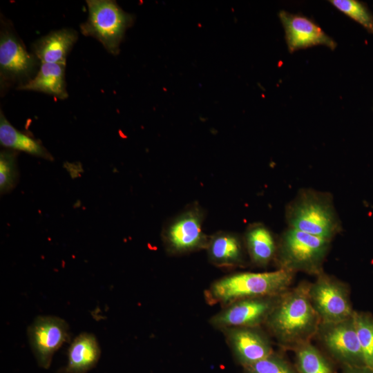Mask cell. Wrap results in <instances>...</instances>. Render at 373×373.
I'll use <instances>...</instances> for the list:
<instances>
[{"instance_id":"1","label":"cell","mask_w":373,"mask_h":373,"mask_svg":"<svg viewBox=\"0 0 373 373\" xmlns=\"http://www.w3.org/2000/svg\"><path fill=\"white\" fill-rule=\"evenodd\" d=\"M309 283L303 282L282 294L265 324L278 343L295 350L311 342L321 323L309 296Z\"/></svg>"},{"instance_id":"2","label":"cell","mask_w":373,"mask_h":373,"mask_svg":"<svg viewBox=\"0 0 373 373\" xmlns=\"http://www.w3.org/2000/svg\"><path fill=\"white\" fill-rule=\"evenodd\" d=\"M294 272L280 268L269 272H242L215 281L205 292L209 303L228 305L255 297L278 296L289 289Z\"/></svg>"},{"instance_id":"3","label":"cell","mask_w":373,"mask_h":373,"mask_svg":"<svg viewBox=\"0 0 373 373\" xmlns=\"http://www.w3.org/2000/svg\"><path fill=\"white\" fill-rule=\"evenodd\" d=\"M289 228L332 240L341 229L331 198L303 191L287 209Z\"/></svg>"},{"instance_id":"4","label":"cell","mask_w":373,"mask_h":373,"mask_svg":"<svg viewBox=\"0 0 373 373\" xmlns=\"http://www.w3.org/2000/svg\"><path fill=\"white\" fill-rule=\"evenodd\" d=\"M332 240L289 228L282 236L278 249L280 268L293 272L318 275Z\"/></svg>"},{"instance_id":"5","label":"cell","mask_w":373,"mask_h":373,"mask_svg":"<svg viewBox=\"0 0 373 373\" xmlns=\"http://www.w3.org/2000/svg\"><path fill=\"white\" fill-rule=\"evenodd\" d=\"M86 2L88 16L79 26L82 33L95 38L108 52L117 54L125 31L133 23V16L124 12L115 1L87 0Z\"/></svg>"},{"instance_id":"6","label":"cell","mask_w":373,"mask_h":373,"mask_svg":"<svg viewBox=\"0 0 373 373\" xmlns=\"http://www.w3.org/2000/svg\"><path fill=\"white\" fill-rule=\"evenodd\" d=\"M309 283V296L321 323H337L353 316L349 287L344 283L325 274Z\"/></svg>"},{"instance_id":"7","label":"cell","mask_w":373,"mask_h":373,"mask_svg":"<svg viewBox=\"0 0 373 373\" xmlns=\"http://www.w3.org/2000/svg\"><path fill=\"white\" fill-rule=\"evenodd\" d=\"M316 336L344 366H365L353 316L337 323H321Z\"/></svg>"},{"instance_id":"8","label":"cell","mask_w":373,"mask_h":373,"mask_svg":"<svg viewBox=\"0 0 373 373\" xmlns=\"http://www.w3.org/2000/svg\"><path fill=\"white\" fill-rule=\"evenodd\" d=\"M203 213L191 207L166 226L163 239L168 251L183 254L207 247L209 239L202 231Z\"/></svg>"},{"instance_id":"9","label":"cell","mask_w":373,"mask_h":373,"mask_svg":"<svg viewBox=\"0 0 373 373\" xmlns=\"http://www.w3.org/2000/svg\"><path fill=\"white\" fill-rule=\"evenodd\" d=\"M281 295V294H280ZM244 298L233 302L213 316L210 322L218 328L258 327L265 323L280 296Z\"/></svg>"},{"instance_id":"10","label":"cell","mask_w":373,"mask_h":373,"mask_svg":"<svg viewBox=\"0 0 373 373\" xmlns=\"http://www.w3.org/2000/svg\"><path fill=\"white\" fill-rule=\"evenodd\" d=\"M69 328L62 318L39 316L28 328L31 350L39 366L47 369L55 352L69 339Z\"/></svg>"},{"instance_id":"11","label":"cell","mask_w":373,"mask_h":373,"mask_svg":"<svg viewBox=\"0 0 373 373\" xmlns=\"http://www.w3.org/2000/svg\"><path fill=\"white\" fill-rule=\"evenodd\" d=\"M34 55L30 54L23 42L8 28L1 30L0 74L1 82H21L29 81L38 64Z\"/></svg>"},{"instance_id":"12","label":"cell","mask_w":373,"mask_h":373,"mask_svg":"<svg viewBox=\"0 0 373 373\" xmlns=\"http://www.w3.org/2000/svg\"><path fill=\"white\" fill-rule=\"evenodd\" d=\"M279 17L285 32L288 50L294 52L317 45H323L334 50L337 44L322 28L311 19L285 10L279 12Z\"/></svg>"},{"instance_id":"13","label":"cell","mask_w":373,"mask_h":373,"mask_svg":"<svg viewBox=\"0 0 373 373\" xmlns=\"http://www.w3.org/2000/svg\"><path fill=\"white\" fill-rule=\"evenodd\" d=\"M226 331L231 350L243 367L274 352L269 338L258 327H233Z\"/></svg>"},{"instance_id":"14","label":"cell","mask_w":373,"mask_h":373,"mask_svg":"<svg viewBox=\"0 0 373 373\" xmlns=\"http://www.w3.org/2000/svg\"><path fill=\"white\" fill-rule=\"evenodd\" d=\"M77 38V32L73 29L50 32L35 42L33 55L41 64H66V57Z\"/></svg>"},{"instance_id":"15","label":"cell","mask_w":373,"mask_h":373,"mask_svg":"<svg viewBox=\"0 0 373 373\" xmlns=\"http://www.w3.org/2000/svg\"><path fill=\"white\" fill-rule=\"evenodd\" d=\"M100 347L95 335L83 332L75 337L68 350L65 373H86L98 362Z\"/></svg>"},{"instance_id":"16","label":"cell","mask_w":373,"mask_h":373,"mask_svg":"<svg viewBox=\"0 0 373 373\" xmlns=\"http://www.w3.org/2000/svg\"><path fill=\"white\" fill-rule=\"evenodd\" d=\"M65 66L62 64H41L36 75L17 89L42 92L57 99L68 97L65 81Z\"/></svg>"},{"instance_id":"17","label":"cell","mask_w":373,"mask_h":373,"mask_svg":"<svg viewBox=\"0 0 373 373\" xmlns=\"http://www.w3.org/2000/svg\"><path fill=\"white\" fill-rule=\"evenodd\" d=\"M207 247L210 260L218 266H234L242 260L240 240L233 233H217L209 239Z\"/></svg>"},{"instance_id":"18","label":"cell","mask_w":373,"mask_h":373,"mask_svg":"<svg viewBox=\"0 0 373 373\" xmlns=\"http://www.w3.org/2000/svg\"><path fill=\"white\" fill-rule=\"evenodd\" d=\"M0 143L4 147L23 151L38 157L48 160L53 159L40 142L15 128L2 111L0 113Z\"/></svg>"},{"instance_id":"19","label":"cell","mask_w":373,"mask_h":373,"mask_svg":"<svg viewBox=\"0 0 373 373\" xmlns=\"http://www.w3.org/2000/svg\"><path fill=\"white\" fill-rule=\"evenodd\" d=\"M245 241L252 261L260 266L267 265L274 257L276 247L269 229L262 224H254L246 232Z\"/></svg>"},{"instance_id":"20","label":"cell","mask_w":373,"mask_h":373,"mask_svg":"<svg viewBox=\"0 0 373 373\" xmlns=\"http://www.w3.org/2000/svg\"><path fill=\"white\" fill-rule=\"evenodd\" d=\"M299 373H335L330 361L311 342L294 350Z\"/></svg>"},{"instance_id":"21","label":"cell","mask_w":373,"mask_h":373,"mask_svg":"<svg viewBox=\"0 0 373 373\" xmlns=\"http://www.w3.org/2000/svg\"><path fill=\"white\" fill-rule=\"evenodd\" d=\"M353 318L365 365L373 370V316L368 312L354 311Z\"/></svg>"},{"instance_id":"22","label":"cell","mask_w":373,"mask_h":373,"mask_svg":"<svg viewBox=\"0 0 373 373\" xmlns=\"http://www.w3.org/2000/svg\"><path fill=\"white\" fill-rule=\"evenodd\" d=\"M336 8L373 33V16L364 3L356 0L329 1Z\"/></svg>"},{"instance_id":"23","label":"cell","mask_w":373,"mask_h":373,"mask_svg":"<svg viewBox=\"0 0 373 373\" xmlns=\"http://www.w3.org/2000/svg\"><path fill=\"white\" fill-rule=\"evenodd\" d=\"M19 180L17 157L15 152L3 151L0 154V191L1 194L11 191Z\"/></svg>"},{"instance_id":"24","label":"cell","mask_w":373,"mask_h":373,"mask_svg":"<svg viewBox=\"0 0 373 373\" xmlns=\"http://www.w3.org/2000/svg\"><path fill=\"white\" fill-rule=\"evenodd\" d=\"M245 373H298L283 357L274 352L267 357L245 367Z\"/></svg>"},{"instance_id":"25","label":"cell","mask_w":373,"mask_h":373,"mask_svg":"<svg viewBox=\"0 0 373 373\" xmlns=\"http://www.w3.org/2000/svg\"><path fill=\"white\" fill-rule=\"evenodd\" d=\"M344 373H373V370L366 366H344Z\"/></svg>"}]
</instances>
